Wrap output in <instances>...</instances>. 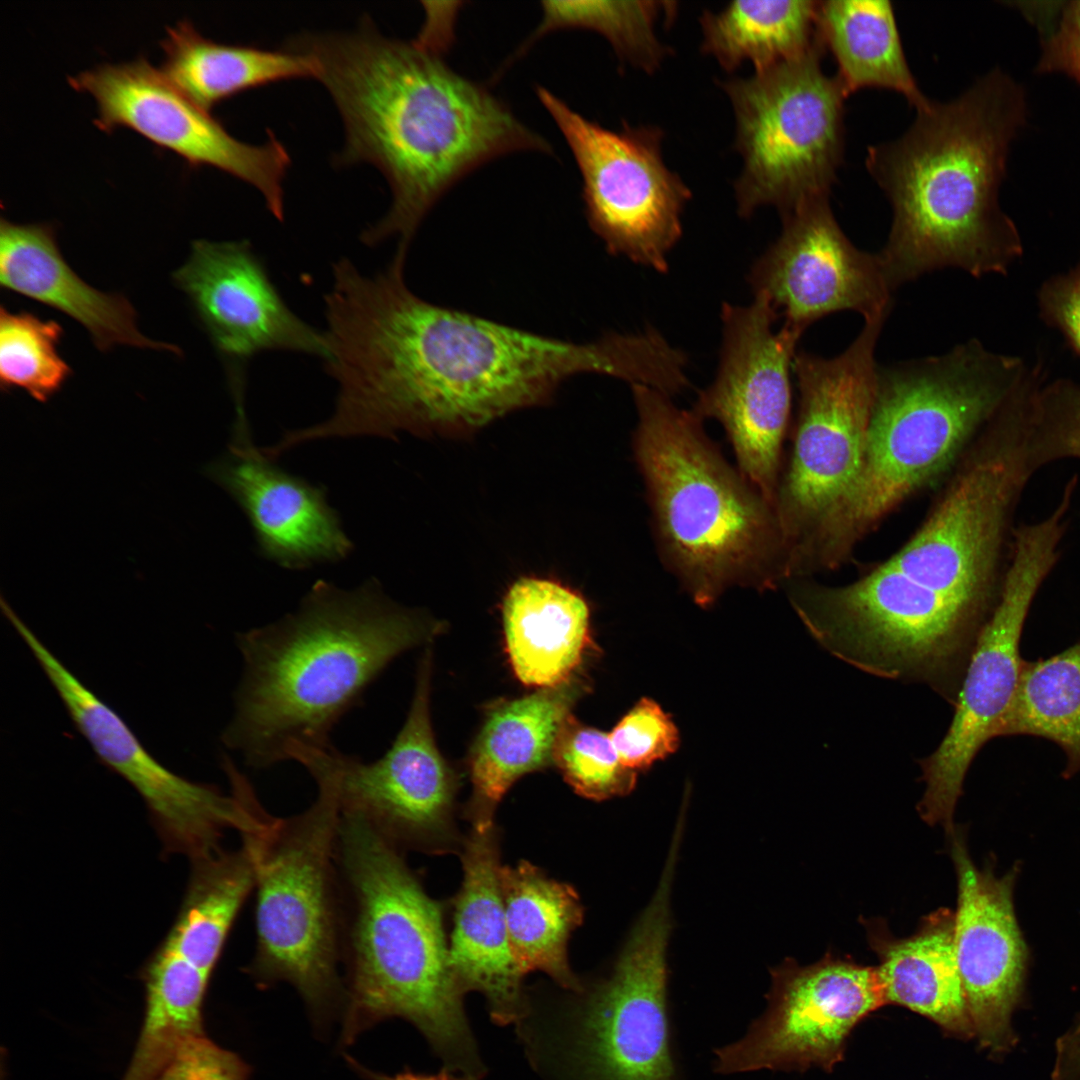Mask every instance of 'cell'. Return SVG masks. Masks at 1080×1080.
Returning a JSON list of instances; mask_svg holds the SVG:
<instances>
[{"mask_svg":"<svg viewBox=\"0 0 1080 1080\" xmlns=\"http://www.w3.org/2000/svg\"><path fill=\"white\" fill-rule=\"evenodd\" d=\"M1041 11L1033 18L1043 34L1038 71L1062 72L1080 84V0Z\"/></svg>","mask_w":1080,"mask_h":1080,"instance_id":"cell-41","label":"cell"},{"mask_svg":"<svg viewBox=\"0 0 1080 1080\" xmlns=\"http://www.w3.org/2000/svg\"><path fill=\"white\" fill-rule=\"evenodd\" d=\"M541 8L539 25L508 59L506 66L522 57L546 34L570 28L600 34L622 63L647 74L656 72L671 55V48L658 35V26L672 20L676 2L543 1Z\"/></svg>","mask_w":1080,"mask_h":1080,"instance_id":"cell-34","label":"cell"},{"mask_svg":"<svg viewBox=\"0 0 1080 1080\" xmlns=\"http://www.w3.org/2000/svg\"><path fill=\"white\" fill-rule=\"evenodd\" d=\"M160 41L161 71L189 99L205 110L239 92L273 82L317 77V65L305 53L227 45L203 37L186 19L166 27Z\"/></svg>","mask_w":1080,"mask_h":1080,"instance_id":"cell-28","label":"cell"},{"mask_svg":"<svg viewBox=\"0 0 1080 1080\" xmlns=\"http://www.w3.org/2000/svg\"><path fill=\"white\" fill-rule=\"evenodd\" d=\"M210 977L162 944L144 969V1020L122 1080H152L187 1040L205 1033L202 1009Z\"/></svg>","mask_w":1080,"mask_h":1080,"instance_id":"cell-33","label":"cell"},{"mask_svg":"<svg viewBox=\"0 0 1080 1080\" xmlns=\"http://www.w3.org/2000/svg\"><path fill=\"white\" fill-rule=\"evenodd\" d=\"M887 1004L908 1008L936 1023L945 1033L975 1037L957 964L954 911L940 908L904 938L894 937L881 920L863 921Z\"/></svg>","mask_w":1080,"mask_h":1080,"instance_id":"cell-26","label":"cell"},{"mask_svg":"<svg viewBox=\"0 0 1080 1080\" xmlns=\"http://www.w3.org/2000/svg\"><path fill=\"white\" fill-rule=\"evenodd\" d=\"M1069 525L1062 508L1017 525L1000 598L972 649L951 724L942 741L920 761L923 796L917 810L930 825L954 829L953 815L967 771L980 749L1000 737L1014 700L1024 659L1020 640L1031 605L1061 555Z\"/></svg>","mask_w":1080,"mask_h":1080,"instance_id":"cell-10","label":"cell"},{"mask_svg":"<svg viewBox=\"0 0 1080 1080\" xmlns=\"http://www.w3.org/2000/svg\"><path fill=\"white\" fill-rule=\"evenodd\" d=\"M430 674L427 651L406 721L382 757L365 762L333 746L295 757L313 779L330 783L341 813L361 817L398 848L429 842L446 823L455 791L431 727Z\"/></svg>","mask_w":1080,"mask_h":1080,"instance_id":"cell-18","label":"cell"},{"mask_svg":"<svg viewBox=\"0 0 1080 1080\" xmlns=\"http://www.w3.org/2000/svg\"><path fill=\"white\" fill-rule=\"evenodd\" d=\"M152 1080H250V1069L204 1033L187 1040Z\"/></svg>","mask_w":1080,"mask_h":1080,"instance_id":"cell-40","label":"cell"},{"mask_svg":"<svg viewBox=\"0 0 1080 1080\" xmlns=\"http://www.w3.org/2000/svg\"><path fill=\"white\" fill-rule=\"evenodd\" d=\"M254 886L253 862L243 844L194 860L184 902L164 943L212 975Z\"/></svg>","mask_w":1080,"mask_h":1080,"instance_id":"cell-32","label":"cell"},{"mask_svg":"<svg viewBox=\"0 0 1080 1080\" xmlns=\"http://www.w3.org/2000/svg\"><path fill=\"white\" fill-rule=\"evenodd\" d=\"M1033 445L1040 469L1080 459V384L1064 378L1044 381L1035 401Z\"/></svg>","mask_w":1080,"mask_h":1080,"instance_id":"cell-38","label":"cell"},{"mask_svg":"<svg viewBox=\"0 0 1080 1080\" xmlns=\"http://www.w3.org/2000/svg\"><path fill=\"white\" fill-rule=\"evenodd\" d=\"M553 763L577 793L590 799L625 795L636 784L637 772L622 764L610 735L581 724L572 714L557 737Z\"/></svg>","mask_w":1080,"mask_h":1080,"instance_id":"cell-37","label":"cell"},{"mask_svg":"<svg viewBox=\"0 0 1080 1080\" xmlns=\"http://www.w3.org/2000/svg\"><path fill=\"white\" fill-rule=\"evenodd\" d=\"M23 641L63 701L74 724L97 756L141 796L169 850L192 861L220 849L223 833L248 834L259 826L252 793L183 778L159 763L121 717L79 681L31 630Z\"/></svg>","mask_w":1080,"mask_h":1080,"instance_id":"cell-15","label":"cell"},{"mask_svg":"<svg viewBox=\"0 0 1080 1080\" xmlns=\"http://www.w3.org/2000/svg\"><path fill=\"white\" fill-rule=\"evenodd\" d=\"M771 979L765 1013L743 1038L715 1051L717 1072H831L853 1029L887 1004L876 966L831 954L806 966L786 959Z\"/></svg>","mask_w":1080,"mask_h":1080,"instance_id":"cell-16","label":"cell"},{"mask_svg":"<svg viewBox=\"0 0 1080 1080\" xmlns=\"http://www.w3.org/2000/svg\"><path fill=\"white\" fill-rule=\"evenodd\" d=\"M0 283L77 321L101 351L127 345L180 352L175 345L143 335L124 296L101 292L82 280L61 255L51 225L1 218Z\"/></svg>","mask_w":1080,"mask_h":1080,"instance_id":"cell-24","label":"cell"},{"mask_svg":"<svg viewBox=\"0 0 1080 1080\" xmlns=\"http://www.w3.org/2000/svg\"><path fill=\"white\" fill-rule=\"evenodd\" d=\"M888 315L865 320L851 344L826 358L799 351L793 361L798 412L775 511L788 556L855 482L875 402V350Z\"/></svg>","mask_w":1080,"mask_h":1080,"instance_id":"cell-11","label":"cell"},{"mask_svg":"<svg viewBox=\"0 0 1080 1080\" xmlns=\"http://www.w3.org/2000/svg\"><path fill=\"white\" fill-rule=\"evenodd\" d=\"M776 241L754 262L748 281L784 324L802 332L840 311L865 320L888 315L892 289L878 253L857 248L839 226L829 195L803 201L781 214Z\"/></svg>","mask_w":1080,"mask_h":1080,"instance_id":"cell-19","label":"cell"},{"mask_svg":"<svg viewBox=\"0 0 1080 1080\" xmlns=\"http://www.w3.org/2000/svg\"><path fill=\"white\" fill-rule=\"evenodd\" d=\"M536 92L578 166L591 229L611 254L667 272L692 192L664 160V131L624 122L618 130L604 128L546 88Z\"/></svg>","mask_w":1080,"mask_h":1080,"instance_id":"cell-12","label":"cell"},{"mask_svg":"<svg viewBox=\"0 0 1080 1080\" xmlns=\"http://www.w3.org/2000/svg\"><path fill=\"white\" fill-rule=\"evenodd\" d=\"M287 48L317 65L344 125L337 163L366 162L386 178L392 201L363 230L369 247L390 237L408 247L422 221L459 180L500 156L551 152L486 87L454 71L417 40L380 33L369 17L352 32L304 33Z\"/></svg>","mask_w":1080,"mask_h":1080,"instance_id":"cell-2","label":"cell"},{"mask_svg":"<svg viewBox=\"0 0 1080 1080\" xmlns=\"http://www.w3.org/2000/svg\"><path fill=\"white\" fill-rule=\"evenodd\" d=\"M584 690L574 674L488 711L470 753L474 826L492 823L495 807L518 778L553 763L559 732Z\"/></svg>","mask_w":1080,"mask_h":1080,"instance_id":"cell-25","label":"cell"},{"mask_svg":"<svg viewBox=\"0 0 1080 1080\" xmlns=\"http://www.w3.org/2000/svg\"><path fill=\"white\" fill-rule=\"evenodd\" d=\"M68 81L95 98L100 129L128 126L190 164L215 166L256 188L272 215L283 220V181L291 160L272 133L259 145L239 141L143 56L98 64Z\"/></svg>","mask_w":1080,"mask_h":1080,"instance_id":"cell-17","label":"cell"},{"mask_svg":"<svg viewBox=\"0 0 1080 1080\" xmlns=\"http://www.w3.org/2000/svg\"><path fill=\"white\" fill-rule=\"evenodd\" d=\"M1038 306L1041 318L1061 332L1080 358V263L1042 284Z\"/></svg>","mask_w":1080,"mask_h":1080,"instance_id":"cell-42","label":"cell"},{"mask_svg":"<svg viewBox=\"0 0 1080 1080\" xmlns=\"http://www.w3.org/2000/svg\"><path fill=\"white\" fill-rule=\"evenodd\" d=\"M1025 115L1022 89L995 70L950 101L930 99L902 136L869 147L866 168L893 212L878 253L893 291L944 268L1005 275L1022 256L998 193Z\"/></svg>","mask_w":1080,"mask_h":1080,"instance_id":"cell-3","label":"cell"},{"mask_svg":"<svg viewBox=\"0 0 1080 1080\" xmlns=\"http://www.w3.org/2000/svg\"><path fill=\"white\" fill-rule=\"evenodd\" d=\"M173 277L227 368H245L270 351L325 360L324 332L287 306L248 241H194Z\"/></svg>","mask_w":1080,"mask_h":1080,"instance_id":"cell-21","label":"cell"},{"mask_svg":"<svg viewBox=\"0 0 1080 1080\" xmlns=\"http://www.w3.org/2000/svg\"><path fill=\"white\" fill-rule=\"evenodd\" d=\"M335 858L346 998L340 1043L403 1018L453 1072L483 1065L449 964L441 909L399 848L359 816L341 813Z\"/></svg>","mask_w":1080,"mask_h":1080,"instance_id":"cell-5","label":"cell"},{"mask_svg":"<svg viewBox=\"0 0 1080 1080\" xmlns=\"http://www.w3.org/2000/svg\"><path fill=\"white\" fill-rule=\"evenodd\" d=\"M506 651L518 679L541 688L571 676L591 643L584 597L549 578L521 577L502 606Z\"/></svg>","mask_w":1080,"mask_h":1080,"instance_id":"cell-27","label":"cell"},{"mask_svg":"<svg viewBox=\"0 0 1080 1080\" xmlns=\"http://www.w3.org/2000/svg\"><path fill=\"white\" fill-rule=\"evenodd\" d=\"M1050 1080H1080V1015L1056 1041Z\"/></svg>","mask_w":1080,"mask_h":1080,"instance_id":"cell-43","label":"cell"},{"mask_svg":"<svg viewBox=\"0 0 1080 1080\" xmlns=\"http://www.w3.org/2000/svg\"><path fill=\"white\" fill-rule=\"evenodd\" d=\"M609 735L622 764L635 772L666 758L679 745L670 716L647 698L636 703Z\"/></svg>","mask_w":1080,"mask_h":1080,"instance_id":"cell-39","label":"cell"},{"mask_svg":"<svg viewBox=\"0 0 1080 1080\" xmlns=\"http://www.w3.org/2000/svg\"><path fill=\"white\" fill-rule=\"evenodd\" d=\"M500 887L509 945L521 972L540 970L565 988L581 990L566 952L568 938L583 918L575 890L528 862L501 866Z\"/></svg>","mask_w":1080,"mask_h":1080,"instance_id":"cell-30","label":"cell"},{"mask_svg":"<svg viewBox=\"0 0 1080 1080\" xmlns=\"http://www.w3.org/2000/svg\"><path fill=\"white\" fill-rule=\"evenodd\" d=\"M949 835L957 876L955 952L974 1038L990 1055L1002 1056L1018 1041L1012 1014L1029 962L1014 908L1020 865L997 876L993 865H975L960 832Z\"/></svg>","mask_w":1080,"mask_h":1080,"instance_id":"cell-20","label":"cell"},{"mask_svg":"<svg viewBox=\"0 0 1080 1080\" xmlns=\"http://www.w3.org/2000/svg\"><path fill=\"white\" fill-rule=\"evenodd\" d=\"M817 32L835 59V76L847 96L865 88L892 90L916 110L930 100L906 60L891 2L818 1Z\"/></svg>","mask_w":1080,"mask_h":1080,"instance_id":"cell-29","label":"cell"},{"mask_svg":"<svg viewBox=\"0 0 1080 1080\" xmlns=\"http://www.w3.org/2000/svg\"><path fill=\"white\" fill-rule=\"evenodd\" d=\"M813 0L732 1L699 18L701 50L724 70L754 72L799 57L820 42Z\"/></svg>","mask_w":1080,"mask_h":1080,"instance_id":"cell-31","label":"cell"},{"mask_svg":"<svg viewBox=\"0 0 1080 1080\" xmlns=\"http://www.w3.org/2000/svg\"><path fill=\"white\" fill-rule=\"evenodd\" d=\"M825 52L820 41L792 60L720 82L742 161L733 184L740 216L765 206L783 214L830 194L843 159L848 96L836 76L824 73Z\"/></svg>","mask_w":1080,"mask_h":1080,"instance_id":"cell-9","label":"cell"},{"mask_svg":"<svg viewBox=\"0 0 1080 1080\" xmlns=\"http://www.w3.org/2000/svg\"><path fill=\"white\" fill-rule=\"evenodd\" d=\"M500 868L493 823L474 826L463 855L449 964L462 991L482 993L494 1022L507 1025L523 1015L524 974L509 945Z\"/></svg>","mask_w":1080,"mask_h":1080,"instance_id":"cell-23","label":"cell"},{"mask_svg":"<svg viewBox=\"0 0 1080 1080\" xmlns=\"http://www.w3.org/2000/svg\"><path fill=\"white\" fill-rule=\"evenodd\" d=\"M436 631L376 580L351 590L318 580L294 612L237 635L243 674L224 745L254 769L332 746L335 725L369 685Z\"/></svg>","mask_w":1080,"mask_h":1080,"instance_id":"cell-4","label":"cell"},{"mask_svg":"<svg viewBox=\"0 0 1080 1080\" xmlns=\"http://www.w3.org/2000/svg\"><path fill=\"white\" fill-rule=\"evenodd\" d=\"M407 252L397 248L374 276L344 257L333 264L324 362L338 384L336 405L327 420L300 429L302 443L464 434L550 402L577 374L629 384L646 375L649 351L636 333L575 343L421 299L404 280Z\"/></svg>","mask_w":1080,"mask_h":1080,"instance_id":"cell-1","label":"cell"},{"mask_svg":"<svg viewBox=\"0 0 1080 1080\" xmlns=\"http://www.w3.org/2000/svg\"><path fill=\"white\" fill-rule=\"evenodd\" d=\"M1031 735L1066 756L1063 777L1080 772V640L1046 659L1024 661L1001 736Z\"/></svg>","mask_w":1080,"mask_h":1080,"instance_id":"cell-35","label":"cell"},{"mask_svg":"<svg viewBox=\"0 0 1080 1080\" xmlns=\"http://www.w3.org/2000/svg\"><path fill=\"white\" fill-rule=\"evenodd\" d=\"M347 1061L357 1072H361L365 1078L370 1080H480V1078L468 1074L456 1075L455 1072L446 1068L432 1075L414 1073L406 1069L403 1072L389 1076L363 1067L352 1057H347Z\"/></svg>","mask_w":1080,"mask_h":1080,"instance_id":"cell-44","label":"cell"},{"mask_svg":"<svg viewBox=\"0 0 1080 1080\" xmlns=\"http://www.w3.org/2000/svg\"><path fill=\"white\" fill-rule=\"evenodd\" d=\"M62 327L28 312L0 310V380L5 390L20 388L38 401L48 400L71 369L57 346Z\"/></svg>","mask_w":1080,"mask_h":1080,"instance_id":"cell-36","label":"cell"},{"mask_svg":"<svg viewBox=\"0 0 1080 1080\" xmlns=\"http://www.w3.org/2000/svg\"><path fill=\"white\" fill-rule=\"evenodd\" d=\"M315 783L305 810L270 815L240 838L255 872L256 942L247 973L262 988L292 985L321 1022L343 1009L346 988L335 858L340 809L330 783Z\"/></svg>","mask_w":1080,"mask_h":1080,"instance_id":"cell-8","label":"cell"},{"mask_svg":"<svg viewBox=\"0 0 1080 1080\" xmlns=\"http://www.w3.org/2000/svg\"><path fill=\"white\" fill-rule=\"evenodd\" d=\"M631 391L632 451L665 567L704 607L729 588L763 591L788 578L775 508L728 462L703 420L660 391Z\"/></svg>","mask_w":1080,"mask_h":1080,"instance_id":"cell-6","label":"cell"},{"mask_svg":"<svg viewBox=\"0 0 1080 1080\" xmlns=\"http://www.w3.org/2000/svg\"><path fill=\"white\" fill-rule=\"evenodd\" d=\"M777 318L761 294L747 305L723 304L717 373L691 409L722 425L738 469L774 508L791 412L790 376L803 333L785 324L775 330Z\"/></svg>","mask_w":1080,"mask_h":1080,"instance_id":"cell-14","label":"cell"},{"mask_svg":"<svg viewBox=\"0 0 1080 1080\" xmlns=\"http://www.w3.org/2000/svg\"><path fill=\"white\" fill-rule=\"evenodd\" d=\"M1027 369L971 339L942 355L878 366L860 472L800 547L810 570L830 568L876 523L946 470Z\"/></svg>","mask_w":1080,"mask_h":1080,"instance_id":"cell-7","label":"cell"},{"mask_svg":"<svg viewBox=\"0 0 1080 1080\" xmlns=\"http://www.w3.org/2000/svg\"><path fill=\"white\" fill-rule=\"evenodd\" d=\"M233 399L236 420L229 451L207 471L246 514L260 551L295 570L345 558L352 542L324 490L280 469L255 447L244 394Z\"/></svg>","mask_w":1080,"mask_h":1080,"instance_id":"cell-22","label":"cell"},{"mask_svg":"<svg viewBox=\"0 0 1080 1080\" xmlns=\"http://www.w3.org/2000/svg\"><path fill=\"white\" fill-rule=\"evenodd\" d=\"M675 859L633 927L610 976L589 994L574 1053L585 1080H677L667 1011V946Z\"/></svg>","mask_w":1080,"mask_h":1080,"instance_id":"cell-13","label":"cell"}]
</instances>
